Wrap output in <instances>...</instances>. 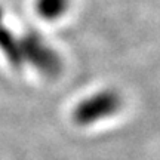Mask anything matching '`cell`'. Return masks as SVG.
<instances>
[{
	"instance_id": "6da1fadb",
	"label": "cell",
	"mask_w": 160,
	"mask_h": 160,
	"mask_svg": "<svg viewBox=\"0 0 160 160\" xmlns=\"http://www.w3.org/2000/svg\"><path fill=\"white\" fill-rule=\"evenodd\" d=\"M24 64H30L46 77H55L61 73V57L39 33L33 30L25 31L19 37Z\"/></svg>"
},
{
	"instance_id": "7a4b0ae2",
	"label": "cell",
	"mask_w": 160,
	"mask_h": 160,
	"mask_svg": "<svg viewBox=\"0 0 160 160\" xmlns=\"http://www.w3.org/2000/svg\"><path fill=\"white\" fill-rule=\"evenodd\" d=\"M122 107V98L116 91L105 89L82 99L73 111V120L77 125L88 126L101 119L110 117Z\"/></svg>"
},
{
	"instance_id": "3957f363",
	"label": "cell",
	"mask_w": 160,
	"mask_h": 160,
	"mask_svg": "<svg viewBox=\"0 0 160 160\" xmlns=\"http://www.w3.org/2000/svg\"><path fill=\"white\" fill-rule=\"evenodd\" d=\"M0 52L8 59L11 67L19 70L24 65V58L21 52L19 37L12 33V30L5 22V13L0 8Z\"/></svg>"
},
{
	"instance_id": "277c9868",
	"label": "cell",
	"mask_w": 160,
	"mask_h": 160,
	"mask_svg": "<svg viewBox=\"0 0 160 160\" xmlns=\"http://www.w3.org/2000/svg\"><path fill=\"white\" fill-rule=\"evenodd\" d=\"M70 0H36V12L46 21L59 19L68 11Z\"/></svg>"
}]
</instances>
